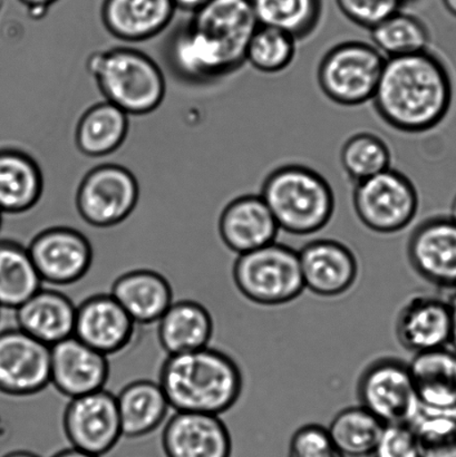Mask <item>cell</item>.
<instances>
[{
	"label": "cell",
	"instance_id": "1",
	"mask_svg": "<svg viewBox=\"0 0 456 457\" xmlns=\"http://www.w3.org/2000/svg\"><path fill=\"white\" fill-rule=\"evenodd\" d=\"M452 100L449 71L428 49L386 58L372 102L388 127L401 133L421 134L444 122Z\"/></svg>",
	"mask_w": 456,
	"mask_h": 457
},
{
	"label": "cell",
	"instance_id": "2",
	"mask_svg": "<svg viewBox=\"0 0 456 457\" xmlns=\"http://www.w3.org/2000/svg\"><path fill=\"white\" fill-rule=\"evenodd\" d=\"M258 26L253 0H210L178 27V62L205 84L226 78L245 64Z\"/></svg>",
	"mask_w": 456,
	"mask_h": 457
},
{
	"label": "cell",
	"instance_id": "3",
	"mask_svg": "<svg viewBox=\"0 0 456 457\" xmlns=\"http://www.w3.org/2000/svg\"><path fill=\"white\" fill-rule=\"evenodd\" d=\"M170 409L220 416L238 402L243 373L226 353L211 347L169 355L159 382Z\"/></svg>",
	"mask_w": 456,
	"mask_h": 457
},
{
	"label": "cell",
	"instance_id": "4",
	"mask_svg": "<svg viewBox=\"0 0 456 457\" xmlns=\"http://www.w3.org/2000/svg\"><path fill=\"white\" fill-rule=\"evenodd\" d=\"M280 230L311 236L328 225L336 208L332 186L316 170L290 163L272 170L261 194Z\"/></svg>",
	"mask_w": 456,
	"mask_h": 457
},
{
	"label": "cell",
	"instance_id": "5",
	"mask_svg": "<svg viewBox=\"0 0 456 457\" xmlns=\"http://www.w3.org/2000/svg\"><path fill=\"white\" fill-rule=\"evenodd\" d=\"M87 69L105 101L129 116L153 113L167 94V82L158 62L136 48L93 53Z\"/></svg>",
	"mask_w": 456,
	"mask_h": 457
},
{
	"label": "cell",
	"instance_id": "6",
	"mask_svg": "<svg viewBox=\"0 0 456 457\" xmlns=\"http://www.w3.org/2000/svg\"><path fill=\"white\" fill-rule=\"evenodd\" d=\"M232 275L240 293L262 306L292 303L305 290L298 251L276 241L239 254Z\"/></svg>",
	"mask_w": 456,
	"mask_h": 457
},
{
	"label": "cell",
	"instance_id": "7",
	"mask_svg": "<svg viewBox=\"0 0 456 457\" xmlns=\"http://www.w3.org/2000/svg\"><path fill=\"white\" fill-rule=\"evenodd\" d=\"M386 61L372 43L346 40L325 53L317 82L335 104L361 106L373 100Z\"/></svg>",
	"mask_w": 456,
	"mask_h": 457
},
{
	"label": "cell",
	"instance_id": "8",
	"mask_svg": "<svg viewBox=\"0 0 456 457\" xmlns=\"http://www.w3.org/2000/svg\"><path fill=\"white\" fill-rule=\"evenodd\" d=\"M352 207L369 230L392 235L413 222L419 212V195L406 174L390 168L355 185Z\"/></svg>",
	"mask_w": 456,
	"mask_h": 457
},
{
	"label": "cell",
	"instance_id": "9",
	"mask_svg": "<svg viewBox=\"0 0 456 457\" xmlns=\"http://www.w3.org/2000/svg\"><path fill=\"white\" fill-rule=\"evenodd\" d=\"M140 199L137 179L123 165H98L87 173L76 192V209L87 225L106 228L131 216Z\"/></svg>",
	"mask_w": 456,
	"mask_h": 457
},
{
	"label": "cell",
	"instance_id": "10",
	"mask_svg": "<svg viewBox=\"0 0 456 457\" xmlns=\"http://www.w3.org/2000/svg\"><path fill=\"white\" fill-rule=\"evenodd\" d=\"M357 396L386 425H410L422 411L409 364L396 358L372 362L361 375Z\"/></svg>",
	"mask_w": 456,
	"mask_h": 457
},
{
	"label": "cell",
	"instance_id": "11",
	"mask_svg": "<svg viewBox=\"0 0 456 457\" xmlns=\"http://www.w3.org/2000/svg\"><path fill=\"white\" fill-rule=\"evenodd\" d=\"M62 425L70 447L98 457L109 453L123 437L116 395L105 388L69 400Z\"/></svg>",
	"mask_w": 456,
	"mask_h": 457
},
{
	"label": "cell",
	"instance_id": "12",
	"mask_svg": "<svg viewBox=\"0 0 456 457\" xmlns=\"http://www.w3.org/2000/svg\"><path fill=\"white\" fill-rule=\"evenodd\" d=\"M51 385V347L25 331H0V393L27 398Z\"/></svg>",
	"mask_w": 456,
	"mask_h": 457
},
{
	"label": "cell",
	"instance_id": "13",
	"mask_svg": "<svg viewBox=\"0 0 456 457\" xmlns=\"http://www.w3.org/2000/svg\"><path fill=\"white\" fill-rule=\"evenodd\" d=\"M27 249L43 284L73 285L87 275L93 263L91 242L70 227L45 228Z\"/></svg>",
	"mask_w": 456,
	"mask_h": 457
},
{
	"label": "cell",
	"instance_id": "14",
	"mask_svg": "<svg viewBox=\"0 0 456 457\" xmlns=\"http://www.w3.org/2000/svg\"><path fill=\"white\" fill-rule=\"evenodd\" d=\"M410 266L439 288L456 287V221L452 217L427 219L414 228L408 244Z\"/></svg>",
	"mask_w": 456,
	"mask_h": 457
},
{
	"label": "cell",
	"instance_id": "15",
	"mask_svg": "<svg viewBox=\"0 0 456 457\" xmlns=\"http://www.w3.org/2000/svg\"><path fill=\"white\" fill-rule=\"evenodd\" d=\"M107 358L71 336L51 347V385L69 400L101 391L110 376Z\"/></svg>",
	"mask_w": 456,
	"mask_h": 457
},
{
	"label": "cell",
	"instance_id": "16",
	"mask_svg": "<svg viewBox=\"0 0 456 457\" xmlns=\"http://www.w3.org/2000/svg\"><path fill=\"white\" fill-rule=\"evenodd\" d=\"M136 327L111 294L91 295L76 308L75 337L107 357L129 346Z\"/></svg>",
	"mask_w": 456,
	"mask_h": 457
},
{
	"label": "cell",
	"instance_id": "17",
	"mask_svg": "<svg viewBox=\"0 0 456 457\" xmlns=\"http://www.w3.org/2000/svg\"><path fill=\"white\" fill-rule=\"evenodd\" d=\"M167 457H231L232 441L220 416L174 411L164 425Z\"/></svg>",
	"mask_w": 456,
	"mask_h": 457
},
{
	"label": "cell",
	"instance_id": "18",
	"mask_svg": "<svg viewBox=\"0 0 456 457\" xmlns=\"http://www.w3.org/2000/svg\"><path fill=\"white\" fill-rule=\"evenodd\" d=\"M305 289L321 297H337L354 286L359 262L342 242L319 239L298 251Z\"/></svg>",
	"mask_w": 456,
	"mask_h": 457
},
{
	"label": "cell",
	"instance_id": "19",
	"mask_svg": "<svg viewBox=\"0 0 456 457\" xmlns=\"http://www.w3.org/2000/svg\"><path fill=\"white\" fill-rule=\"evenodd\" d=\"M396 336L406 351L414 353L448 346L452 337V316L448 300L419 295L402 307Z\"/></svg>",
	"mask_w": 456,
	"mask_h": 457
},
{
	"label": "cell",
	"instance_id": "20",
	"mask_svg": "<svg viewBox=\"0 0 456 457\" xmlns=\"http://www.w3.org/2000/svg\"><path fill=\"white\" fill-rule=\"evenodd\" d=\"M279 231L278 223L261 195H245L231 200L219 218V235L223 244L238 255L272 244Z\"/></svg>",
	"mask_w": 456,
	"mask_h": 457
},
{
	"label": "cell",
	"instance_id": "21",
	"mask_svg": "<svg viewBox=\"0 0 456 457\" xmlns=\"http://www.w3.org/2000/svg\"><path fill=\"white\" fill-rule=\"evenodd\" d=\"M176 12L172 0H104L101 17L114 38L141 43L162 34Z\"/></svg>",
	"mask_w": 456,
	"mask_h": 457
},
{
	"label": "cell",
	"instance_id": "22",
	"mask_svg": "<svg viewBox=\"0 0 456 457\" xmlns=\"http://www.w3.org/2000/svg\"><path fill=\"white\" fill-rule=\"evenodd\" d=\"M76 308L61 291L40 288L16 309L17 327L52 347L74 336Z\"/></svg>",
	"mask_w": 456,
	"mask_h": 457
},
{
	"label": "cell",
	"instance_id": "23",
	"mask_svg": "<svg viewBox=\"0 0 456 457\" xmlns=\"http://www.w3.org/2000/svg\"><path fill=\"white\" fill-rule=\"evenodd\" d=\"M111 295L137 325L156 324L173 303L167 278L150 269L123 273L112 286Z\"/></svg>",
	"mask_w": 456,
	"mask_h": 457
},
{
	"label": "cell",
	"instance_id": "24",
	"mask_svg": "<svg viewBox=\"0 0 456 457\" xmlns=\"http://www.w3.org/2000/svg\"><path fill=\"white\" fill-rule=\"evenodd\" d=\"M422 409L456 411V352L448 347L414 353L409 364Z\"/></svg>",
	"mask_w": 456,
	"mask_h": 457
},
{
	"label": "cell",
	"instance_id": "25",
	"mask_svg": "<svg viewBox=\"0 0 456 457\" xmlns=\"http://www.w3.org/2000/svg\"><path fill=\"white\" fill-rule=\"evenodd\" d=\"M44 176L37 161L27 152L0 150V212H29L42 199Z\"/></svg>",
	"mask_w": 456,
	"mask_h": 457
},
{
	"label": "cell",
	"instance_id": "26",
	"mask_svg": "<svg viewBox=\"0 0 456 457\" xmlns=\"http://www.w3.org/2000/svg\"><path fill=\"white\" fill-rule=\"evenodd\" d=\"M156 324L159 343L168 356L208 347L213 335L211 313L195 300L173 302Z\"/></svg>",
	"mask_w": 456,
	"mask_h": 457
},
{
	"label": "cell",
	"instance_id": "27",
	"mask_svg": "<svg viewBox=\"0 0 456 457\" xmlns=\"http://www.w3.org/2000/svg\"><path fill=\"white\" fill-rule=\"evenodd\" d=\"M122 436L140 438L158 429L167 420L170 405L159 383L149 379L125 385L116 395Z\"/></svg>",
	"mask_w": 456,
	"mask_h": 457
},
{
	"label": "cell",
	"instance_id": "28",
	"mask_svg": "<svg viewBox=\"0 0 456 457\" xmlns=\"http://www.w3.org/2000/svg\"><path fill=\"white\" fill-rule=\"evenodd\" d=\"M129 116L109 102L89 107L80 116L75 129V145L88 158L113 154L127 140Z\"/></svg>",
	"mask_w": 456,
	"mask_h": 457
},
{
	"label": "cell",
	"instance_id": "29",
	"mask_svg": "<svg viewBox=\"0 0 456 457\" xmlns=\"http://www.w3.org/2000/svg\"><path fill=\"white\" fill-rule=\"evenodd\" d=\"M42 286L27 246L0 240V309L16 311Z\"/></svg>",
	"mask_w": 456,
	"mask_h": 457
},
{
	"label": "cell",
	"instance_id": "30",
	"mask_svg": "<svg viewBox=\"0 0 456 457\" xmlns=\"http://www.w3.org/2000/svg\"><path fill=\"white\" fill-rule=\"evenodd\" d=\"M258 24L284 31L294 39L311 37L323 17V0H253Z\"/></svg>",
	"mask_w": 456,
	"mask_h": 457
},
{
	"label": "cell",
	"instance_id": "31",
	"mask_svg": "<svg viewBox=\"0 0 456 457\" xmlns=\"http://www.w3.org/2000/svg\"><path fill=\"white\" fill-rule=\"evenodd\" d=\"M370 40L386 58L413 55L430 49L431 31L421 18L397 12L369 30Z\"/></svg>",
	"mask_w": 456,
	"mask_h": 457
},
{
	"label": "cell",
	"instance_id": "32",
	"mask_svg": "<svg viewBox=\"0 0 456 457\" xmlns=\"http://www.w3.org/2000/svg\"><path fill=\"white\" fill-rule=\"evenodd\" d=\"M386 424L363 406L339 411L327 428L335 447L345 457H369Z\"/></svg>",
	"mask_w": 456,
	"mask_h": 457
},
{
	"label": "cell",
	"instance_id": "33",
	"mask_svg": "<svg viewBox=\"0 0 456 457\" xmlns=\"http://www.w3.org/2000/svg\"><path fill=\"white\" fill-rule=\"evenodd\" d=\"M392 159L387 143L369 131L352 134L344 143L339 154L343 171L354 185L392 168Z\"/></svg>",
	"mask_w": 456,
	"mask_h": 457
},
{
	"label": "cell",
	"instance_id": "34",
	"mask_svg": "<svg viewBox=\"0 0 456 457\" xmlns=\"http://www.w3.org/2000/svg\"><path fill=\"white\" fill-rule=\"evenodd\" d=\"M297 40L284 31L258 26L245 54V62L262 74H278L293 64Z\"/></svg>",
	"mask_w": 456,
	"mask_h": 457
},
{
	"label": "cell",
	"instance_id": "35",
	"mask_svg": "<svg viewBox=\"0 0 456 457\" xmlns=\"http://www.w3.org/2000/svg\"><path fill=\"white\" fill-rule=\"evenodd\" d=\"M421 457H456V411L422 409L410 424Z\"/></svg>",
	"mask_w": 456,
	"mask_h": 457
},
{
	"label": "cell",
	"instance_id": "36",
	"mask_svg": "<svg viewBox=\"0 0 456 457\" xmlns=\"http://www.w3.org/2000/svg\"><path fill=\"white\" fill-rule=\"evenodd\" d=\"M339 11L352 24L373 29L383 21L400 12L403 0H335Z\"/></svg>",
	"mask_w": 456,
	"mask_h": 457
},
{
	"label": "cell",
	"instance_id": "37",
	"mask_svg": "<svg viewBox=\"0 0 456 457\" xmlns=\"http://www.w3.org/2000/svg\"><path fill=\"white\" fill-rule=\"evenodd\" d=\"M288 457H345L330 438L327 428L307 424L294 433Z\"/></svg>",
	"mask_w": 456,
	"mask_h": 457
},
{
	"label": "cell",
	"instance_id": "38",
	"mask_svg": "<svg viewBox=\"0 0 456 457\" xmlns=\"http://www.w3.org/2000/svg\"><path fill=\"white\" fill-rule=\"evenodd\" d=\"M369 457H421L412 428L406 424L386 425Z\"/></svg>",
	"mask_w": 456,
	"mask_h": 457
},
{
	"label": "cell",
	"instance_id": "39",
	"mask_svg": "<svg viewBox=\"0 0 456 457\" xmlns=\"http://www.w3.org/2000/svg\"><path fill=\"white\" fill-rule=\"evenodd\" d=\"M57 2L58 0H18V3L24 6L29 15L34 18L43 17Z\"/></svg>",
	"mask_w": 456,
	"mask_h": 457
},
{
	"label": "cell",
	"instance_id": "40",
	"mask_svg": "<svg viewBox=\"0 0 456 457\" xmlns=\"http://www.w3.org/2000/svg\"><path fill=\"white\" fill-rule=\"evenodd\" d=\"M177 11L195 13L207 4L210 0H172Z\"/></svg>",
	"mask_w": 456,
	"mask_h": 457
},
{
	"label": "cell",
	"instance_id": "41",
	"mask_svg": "<svg viewBox=\"0 0 456 457\" xmlns=\"http://www.w3.org/2000/svg\"><path fill=\"white\" fill-rule=\"evenodd\" d=\"M449 291L450 295L446 300H448L451 316H452V337H451L450 344L452 345L453 351L456 352V287Z\"/></svg>",
	"mask_w": 456,
	"mask_h": 457
},
{
	"label": "cell",
	"instance_id": "42",
	"mask_svg": "<svg viewBox=\"0 0 456 457\" xmlns=\"http://www.w3.org/2000/svg\"><path fill=\"white\" fill-rule=\"evenodd\" d=\"M52 457H98L95 455L85 453L83 451L76 450L74 447H69V449L62 450L57 452L55 455Z\"/></svg>",
	"mask_w": 456,
	"mask_h": 457
},
{
	"label": "cell",
	"instance_id": "43",
	"mask_svg": "<svg viewBox=\"0 0 456 457\" xmlns=\"http://www.w3.org/2000/svg\"><path fill=\"white\" fill-rule=\"evenodd\" d=\"M2 457H40V456L34 453V452L26 451V450H17V451L9 452V453L4 454Z\"/></svg>",
	"mask_w": 456,
	"mask_h": 457
},
{
	"label": "cell",
	"instance_id": "44",
	"mask_svg": "<svg viewBox=\"0 0 456 457\" xmlns=\"http://www.w3.org/2000/svg\"><path fill=\"white\" fill-rule=\"evenodd\" d=\"M442 4L451 15L456 17V0H442Z\"/></svg>",
	"mask_w": 456,
	"mask_h": 457
},
{
	"label": "cell",
	"instance_id": "45",
	"mask_svg": "<svg viewBox=\"0 0 456 457\" xmlns=\"http://www.w3.org/2000/svg\"><path fill=\"white\" fill-rule=\"evenodd\" d=\"M450 217H452L454 219V220L456 221V196L454 199V203L452 204V209H451V216Z\"/></svg>",
	"mask_w": 456,
	"mask_h": 457
},
{
	"label": "cell",
	"instance_id": "46",
	"mask_svg": "<svg viewBox=\"0 0 456 457\" xmlns=\"http://www.w3.org/2000/svg\"><path fill=\"white\" fill-rule=\"evenodd\" d=\"M3 213L0 212V227H2Z\"/></svg>",
	"mask_w": 456,
	"mask_h": 457
},
{
	"label": "cell",
	"instance_id": "47",
	"mask_svg": "<svg viewBox=\"0 0 456 457\" xmlns=\"http://www.w3.org/2000/svg\"><path fill=\"white\" fill-rule=\"evenodd\" d=\"M414 2V0H403L404 4Z\"/></svg>",
	"mask_w": 456,
	"mask_h": 457
}]
</instances>
